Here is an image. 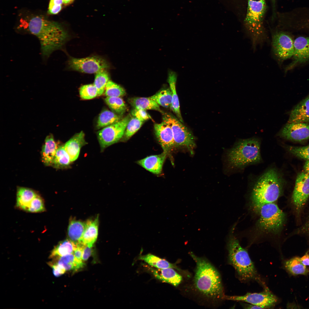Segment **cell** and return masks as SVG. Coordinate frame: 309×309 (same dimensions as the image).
I'll list each match as a JSON object with an SVG mask.
<instances>
[{"label": "cell", "mask_w": 309, "mask_h": 309, "mask_svg": "<svg viewBox=\"0 0 309 309\" xmlns=\"http://www.w3.org/2000/svg\"><path fill=\"white\" fill-rule=\"evenodd\" d=\"M27 28L39 39L41 56L47 58L54 51L60 49L69 38L66 31L58 23L41 16L30 19Z\"/></svg>", "instance_id": "1"}, {"label": "cell", "mask_w": 309, "mask_h": 309, "mask_svg": "<svg viewBox=\"0 0 309 309\" xmlns=\"http://www.w3.org/2000/svg\"><path fill=\"white\" fill-rule=\"evenodd\" d=\"M196 264L194 285L201 295L212 299L224 298L223 289L220 275L208 261L190 253Z\"/></svg>", "instance_id": "2"}, {"label": "cell", "mask_w": 309, "mask_h": 309, "mask_svg": "<svg viewBox=\"0 0 309 309\" xmlns=\"http://www.w3.org/2000/svg\"><path fill=\"white\" fill-rule=\"evenodd\" d=\"M284 181L274 168L268 169L258 179L251 196L253 206L256 210L262 205L275 203L282 194Z\"/></svg>", "instance_id": "3"}, {"label": "cell", "mask_w": 309, "mask_h": 309, "mask_svg": "<svg viewBox=\"0 0 309 309\" xmlns=\"http://www.w3.org/2000/svg\"><path fill=\"white\" fill-rule=\"evenodd\" d=\"M260 144V140L256 138L239 140L227 152L229 167L241 169L260 162L262 160Z\"/></svg>", "instance_id": "4"}, {"label": "cell", "mask_w": 309, "mask_h": 309, "mask_svg": "<svg viewBox=\"0 0 309 309\" xmlns=\"http://www.w3.org/2000/svg\"><path fill=\"white\" fill-rule=\"evenodd\" d=\"M266 10V0H248L244 24L254 50L267 39L264 25Z\"/></svg>", "instance_id": "5"}, {"label": "cell", "mask_w": 309, "mask_h": 309, "mask_svg": "<svg viewBox=\"0 0 309 309\" xmlns=\"http://www.w3.org/2000/svg\"><path fill=\"white\" fill-rule=\"evenodd\" d=\"M228 256L230 263L233 266L240 279L260 281L254 265L247 251L240 244L238 240L232 237L228 244Z\"/></svg>", "instance_id": "6"}, {"label": "cell", "mask_w": 309, "mask_h": 309, "mask_svg": "<svg viewBox=\"0 0 309 309\" xmlns=\"http://www.w3.org/2000/svg\"><path fill=\"white\" fill-rule=\"evenodd\" d=\"M260 214L259 228L268 232L277 233L281 230L286 219L285 213L275 203L263 204L256 210Z\"/></svg>", "instance_id": "7"}, {"label": "cell", "mask_w": 309, "mask_h": 309, "mask_svg": "<svg viewBox=\"0 0 309 309\" xmlns=\"http://www.w3.org/2000/svg\"><path fill=\"white\" fill-rule=\"evenodd\" d=\"M163 120L168 123L171 127L175 147L185 148L193 154L196 144L195 137L190 131L177 118L170 114H164Z\"/></svg>", "instance_id": "8"}, {"label": "cell", "mask_w": 309, "mask_h": 309, "mask_svg": "<svg viewBox=\"0 0 309 309\" xmlns=\"http://www.w3.org/2000/svg\"><path fill=\"white\" fill-rule=\"evenodd\" d=\"M309 198V175L305 171L298 174L291 199V202L298 220Z\"/></svg>", "instance_id": "9"}, {"label": "cell", "mask_w": 309, "mask_h": 309, "mask_svg": "<svg viewBox=\"0 0 309 309\" xmlns=\"http://www.w3.org/2000/svg\"><path fill=\"white\" fill-rule=\"evenodd\" d=\"M128 115L118 122L103 128L97 133V137L102 150L117 142L124 136L130 119Z\"/></svg>", "instance_id": "10"}, {"label": "cell", "mask_w": 309, "mask_h": 309, "mask_svg": "<svg viewBox=\"0 0 309 309\" xmlns=\"http://www.w3.org/2000/svg\"><path fill=\"white\" fill-rule=\"evenodd\" d=\"M69 69L86 74H96L100 71L109 68L110 66L104 58L97 56L83 58L70 57L68 61Z\"/></svg>", "instance_id": "11"}, {"label": "cell", "mask_w": 309, "mask_h": 309, "mask_svg": "<svg viewBox=\"0 0 309 309\" xmlns=\"http://www.w3.org/2000/svg\"><path fill=\"white\" fill-rule=\"evenodd\" d=\"M224 299L246 302L261 309L272 308L278 301L277 297L267 288L260 292L248 293L243 296H225Z\"/></svg>", "instance_id": "12"}, {"label": "cell", "mask_w": 309, "mask_h": 309, "mask_svg": "<svg viewBox=\"0 0 309 309\" xmlns=\"http://www.w3.org/2000/svg\"><path fill=\"white\" fill-rule=\"evenodd\" d=\"M272 51L279 60L284 61L293 56L294 52V41L285 32L277 31L272 35Z\"/></svg>", "instance_id": "13"}, {"label": "cell", "mask_w": 309, "mask_h": 309, "mask_svg": "<svg viewBox=\"0 0 309 309\" xmlns=\"http://www.w3.org/2000/svg\"><path fill=\"white\" fill-rule=\"evenodd\" d=\"M278 135L285 139L301 142L309 140V123H288L281 128Z\"/></svg>", "instance_id": "14"}, {"label": "cell", "mask_w": 309, "mask_h": 309, "mask_svg": "<svg viewBox=\"0 0 309 309\" xmlns=\"http://www.w3.org/2000/svg\"><path fill=\"white\" fill-rule=\"evenodd\" d=\"M154 132L163 150L167 154L175 147L172 129L170 125L163 121L154 125Z\"/></svg>", "instance_id": "15"}, {"label": "cell", "mask_w": 309, "mask_h": 309, "mask_svg": "<svg viewBox=\"0 0 309 309\" xmlns=\"http://www.w3.org/2000/svg\"><path fill=\"white\" fill-rule=\"evenodd\" d=\"M294 52L293 61L285 71L292 68L296 64L309 60V37L300 36L294 41Z\"/></svg>", "instance_id": "16"}, {"label": "cell", "mask_w": 309, "mask_h": 309, "mask_svg": "<svg viewBox=\"0 0 309 309\" xmlns=\"http://www.w3.org/2000/svg\"><path fill=\"white\" fill-rule=\"evenodd\" d=\"M287 122L309 123V94L292 109Z\"/></svg>", "instance_id": "17"}, {"label": "cell", "mask_w": 309, "mask_h": 309, "mask_svg": "<svg viewBox=\"0 0 309 309\" xmlns=\"http://www.w3.org/2000/svg\"><path fill=\"white\" fill-rule=\"evenodd\" d=\"M86 144L85 134L82 131L76 134L66 142L64 146V147L69 155L71 162L77 159L81 148Z\"/></svg>", "instance_id": "18"}, {"label": "cell", "mask_w": 309, "mask_h": 309, "mask_svg": "<svg viewBox=\"0 0 309 309\" xmlns=\"http://www.w3.org/2000/svg\"><path fill=\"white\" fill-rule=\"evenodd\" d=\"M167 154H161L148 156L137 161V163L149 172L156 175L161 172L163 165Z\"/></svg>", "instance_id": "19"}, {"label": "cell", "mask_w": 309, "mask_h": 309, "mask_svg": "<svg viewBox=\"0 0 309 309\" xmlns=\"http://www.w3.org/2000/svg\"><path fill=\"white\" fill-rule=\"evenodd\" d=\"M150 269L151 272L157 278L175 286L179 285L182 280L181 276L173 268Z\"/></svg>", "instance_id": "20"}, {"label": "cell", "mask_w": 309, "mask_h": 309, "mask_svg": "<svg viewBox=\"0 0 309 309\" xmlns=\"http://www.w3.org/2000/svg\"><path fill=\"white\" fill-rule=\"evenodd\" d=\"M98 216L94 219H89L85 222V229L81 242L89 247H93L97 238L98 233Z\"/></svg>", "instance_id": "21"}, {"label": "cell", "mask_w": 309, "mask_h": 309, "mask_svg": "<svg viewBox=\"0 0 309 309\" xmlns=\"http://www.w3.org/2000/svg\"><path fill=\"white\" fill-rule=\"evenodd\" d=\"M58 148L53 135L50 134L47 136L41 152L42 160L45 165H52Z\"/></svg>", "instance_id": "22"}, {"label": "cell", "mask_w": 309, "mask_h": 309, "mask_svg": "<svg viewBox=\"0 0 309 309\" xmlns=\"http://www.w3.org/2000/svg\"><path fill=\"white\" fill-rule=\"evenodd\" d=\"M284 269L291 276H307L309 274V268L302 262L300 257L295 256L284 262Z\"/></svg>", "instance_id": "23"}, {"label": "cell", "mask_w": 309, "mask_h": 309, "mask_svg": "<svg viewBox=\"0 0 309 309\" xmlns=\"http://www.w3.org/2000/svg\"><path fill=\"white\" fill-rule=\"evenodd\" d=\"M177 75L175 72L169 71L168 73L167 81L171 90L172 96V103L171 108L175 114L177 118L182 123L183 119L181 115L179 98L176 88Z\"/></svg>", "instance_id": "24"}, {"label": "cell", "mask_w": 309, "mask_h": 309, "mask_svg": "<svg viewBox=\"0 0 309 309\" xmlns=\"http://www.w3.org/2000/svg\"><path fill=\"white\" fill-rule=\"evenodd\" d=\"M37 195L33 190L29 188L18 187L17 192L16 207L27 211L30 203Z\"/></svg>", "instance_id": "25"}, {"label": "cell", "mask_w": 309, "mask_h": 309, "mask_svg": "<svg viewBox=\"0 0 309 309\" xmlns=\"http://www.w3.org/2000/svg\"><path fill=\"white\" fill-rule=\"evenodd\" d=\"M85 226V223L80 220L71 219L68 229V239L76 244L81 242Z\"/></svg>", "instance_id": "26"}, {"label": "cell", "mask_w": 309, "mask_h": 309, "mask_svg": "<svg viewBox=\"0 0 309 309\" xmlns=\"http://www.w3.org/2000/svg\"><path fill=\"white\" fill-rule=\"evenodd\" d=\"M128 102L134 108L144 110H154L163 113L159 105L149 97H134L129 98Z\"/></svg>", "instance_id": "27"}, {"label": "cell", "mask_w": 309, "mask_h": 309, "mask_svg": "<svg viewBox=\"0 0 309 309\" xmlns=\"http://www.w3.org/2000/svg\"><path fill=\"white\" fill-rule=\"evenodd\" d=\"M77 246V244L68 239L61 241L53 249L49 257L52 258L73 253Z\"/></svg>", "instance_id": "28"}, {"label": "cell", "mask_w": 309, "mask_h": 309, "mask_svg": "<svg viewBox=\"0 0 309 309\" xmlns=\"http://www.w3.org/2000/svg\"><path fill=\"white\" fill-rule=\"evenodd\" d=\"M57 263L66 271L74 272L82 268L85 265L83 261H79L76 259L73 253L59 258Z\"/></svg>", "instance_id": "29"}, {"label": "cell", "mask_w": 309, "mask_h": 309, "mask_svg": "<svg viewBox=\"0 0 309 309\" xmlns=\"http://www.w3.org/2000/svg\"><path fill=\"white\" fill-rule=\"evenodd\" d=\"M139 259L144 261L150 265L158 269H165L169 268L181 270L176 265L170 263L167 261L160 258L151 254L141 255Z\"/></svg>", "instance_id": "30"}, {"label": "cell", "mask_w": 309, "mask_h": 309, "mask_svg": "<svg viewBox=\"0 0 309 309\" xmlns=\"http://www.w3.org/2000/svg\"><path fill=\"white\" fill-rule=\"evenodd\" d=\"M122 116L108 110H103L99 114L97 122L98 128H104L121 120Z\"/></svg>", "instance_id": "31"}, {"label": "cell", "mask_w": 309, "mask_h": 309, "mask_svg": "<svg viewBox=\"0 0 309 309\" xmlns=\"http://www.w3.org/2000/svg\"><path fill=\"white\" fill-rule=\"evenodd\" d=\"M149 97L159 105L165 108H171L172 99L170 88L162 90Z\"/></svg>", "instance_id": "32"}, {"label": "cell", "mask_w": 309, "mask_h": 309, "mask_svg": "<svg viewBox=\"0 0 309 309\" xmlns=\"http://www.w3.org/2000/svg\"><path fill=\"white\" fill-rule=\"evenodd\" d=\"M71 162L70 157L64 146L58 147L52 165L57 168H64L68 167Z\"/></svg>", "instance_id": "33"}, {"label": "cell", "mask_w": 309, "mask_h": 309, "mask_svg": "<svg viewBox=\"0 0 309 309\" xmlns=\"http://www.w3.org/2000/svg\"><path fill=\"white\" fill-rule=\"evenodd\" d=\"M110 75L107 69L101 70L95 74L94 84L98 91V96L102 95L104 92Z\"/></svg>", "instance_id": "34"}, {"label": "cell", "mask_w": 309, "mask_h": 309, "mask_svg": "<svg viewBox=\"0 0 309 309\" xmlns=\"http://www.w3.org/2000/svg\"><path fill=\"white\" fill-rule=\"evenodd\" d=\"M105 101L110 108L118 114L122 116L127 110L125 102L120 97H106Z\"/></svg>", "instance_id": "35"}, {"label": "cell", "mask_w": 309, "mask_h": 309, "mask_svg": "<svg viewBox=\"0 0 309 309\" xmlns=\"http://www.w3.org/2000/svg\"><path fill=\"white\" fill-rule=\"evenodd\" d=\"M106 97H120L125 95V90L120 85L110 80L108 82L104 92Z\"/></svg>", "instance_id": "36"}, {"label": "cell", "mask_w": 309, "mask_h": 309, "mask_svg": "<svg viewBox=\"0 0 309 309\" xmlns=\"http://www.w3.org/2000/svg\"><path fill=\"white\" fill-rule=\"evenodd\" d=\"M143 122L134 117L130 119L124 135L125 139H128L135 134L141 127Z\"/></svg>", "instance_id": "37"}, {"label": "cell", "mask_w": 309, "mask_h": 309, "mask_svg": "<svg viewBox=\"0 0 309 309\" xmlns=\"http://www.w3.org/2000/svg\"><path fill=\"white\" fill-rule=\"evenodd\" d=\"M286 148L296 157L309 161V145L302 146H288Z\"/></svg>", "instance_id": "38"}, {"label": "cell", "mask_w": 309, "mask_h": 309, "mask_svg": "<svg viewBox=\"0 0 309 309\" xmlns=\"http://www.w3.org/2000/svg\"><path fill=\"white\" fill-rule=\"evenodd\" d=\"M79 94L82 99L89 100L98 96V91L94 84H86L80 87Z\"/></svg>", "instance_id": "39"}, {"label": "cell", "mask_w": 309, "mask_h": 309, "mask_svg": "<svg viewBox=\"0 0 309 309\" xmlns=\"http://www.w3.org/2000/svg\"><path fill=\"white\" fill-rule=\"evenodd\" d=\"M45 210L43 200L37 195L30 203L27 211L30 213H36L43 212Z\"/></svg>", "instance_id": "40"}, {"label": "cell", "mask_w": 309, "mask_h": 309, "mask_svg": "<svg viewBox=\"0 0 309 309\" xmlns=\"http://www.w3.org/2000/svg\"><path fill=\"white\" fill-rule=\"evenodd\" d=\"M131 114L138 120L144 122L150 118L146 110L134 108L131 112Z\"/></svg>", "instance_id": "41"}, {"label": "cell", "mask_w": 309, "mask_h": 309, "mask_svg": "<svg viewBox=\"0 0 309 309\" xmlns=\"http://www.w3.org/2000/svg\"><path fill=\"white\" fill-rule=\"evenodd\" d=\"M48 264L52 268L53 274L56 277H59L63 274L66 271L63 267L56 262H50L48 263Z\"/></svg>", "instance_id": "42"}, {"label": "cell", "mask_w": 309, "mask_h": 309, "mask_svg": "<svg viewBox=\"0 0 309 309\" xmlns=\"http://www.w3.org/2000/svg\"><path fill=\"white\" fill-rule=\"evenodd\" d=\"M294 233L303 234L309 237V216L304 224L296 230Z\"/></svg>", "instance_id": "43"}, {"label": "cell", "mask_w": 309, "mask_h": 309, "mask_svg": "<svg viewBox=\"0 0 309 309\" xmlns=\"http://www.w3.org/2000/svg\"><path fill=\"white\" fill-rule=\"evenodd\" d=\"M93 252L92 247H89L84 244L82 257V261H87L91 256Z\"/></svg>", "instance_id": "44"}, {"label": "cell", "mask_w": 309, "mask_h": 309, "mask_svg": "<svg viewBox=\"0 0 309 309\" xmlns=\"http://www.w3.org/2000/svg\"><path fill=\"white\" fill-rule=\"evenodd\" d=\"M302 263L306 266H309V249L304 255L300 257Z\"/></svg>", "instance_id": "45"}, {"label": "cell", "mask_w": 309, "mask_h": 309, "mask_svg": "<svg viewBox=\"0 0 309 309\" xmlns=\"http://www.w3.org/2000/svg\"><path fill=\"white\" fill-rule=\"evenodd\" d=\"M62 8V5L49 7L48 8V12L50 14H57L61 11Z\"/></svg>", "instance_id": "46"}, {"label": "cell", "mask_w": 309, "mask_h": 309, "mask_svg": "<svg viewBox=\"0 0 309 309\" xmlns=\"http://www.w3.org/2000/svg\"><path fill=\"white\" fill-rule=\"evenodd\" d=\"M63 3V0H50L49 7L62 5Z\"/></svg>", "instance_id": "47"}, {"label": "cell", "mask_w": 309, "mask_h": 309, "mask_svg": "<svg viewBox=\"0 0 309 309\" xmlns=\"http://www.w3.org/2000/svg\"><path fill=\"white\" fill-rule=\"evenodd\" d=\"M304 168L305 171L309 175V161H306L304 163Z\"/></svg>", "instance_id": "48"}, {"label": "cell", "mask_w": 309, "mask_h": 309, "mask_svg": "<svg viewBox=\"0 0 309 309\" xmlns=\"http://www.w3.org/2000/svg\"><path fill=\"white\" fill-rule=\"evenodd\" d=\"M245 308L247 309H261V308L256 306L249 304L244 305Z\"/></svg>", "instance_id": "49"}, {"label": "cell", "mask_w": 309, "mask_h": 309, "mask_svg": "<svg viewBox=\"0 0 309 309\" xmlns=\"http://www.w3.org/2000/svg\"><path fill=\"white\" fill-rule=\"evenodd\" d=\"M63 3L64 4H68L70 3L72 0H63Z\"/></svg>", "instance_id": "50"}, {"label": "cell", "mask_w": 309, "mask_h": 309, "mask_svg": "<svg viewBox=\"0 0 309 309\" xmlns=\"http://www.w3.org/2000/svg\"><path fill=\"white\" fill-rule=\"evenodd\" d=\"M73 0H72V1H73Z\"/></svg>", "instance_id": "51"}]
</instances>
